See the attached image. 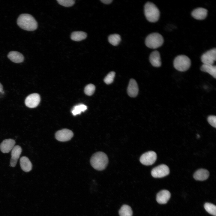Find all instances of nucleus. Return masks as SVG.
<instances>
[{
    "mask_svg": "<svg viewBox=\"0 0 216 216\" xmlns=\"http://www.w3.org/2000/svg\"><path fill=\"white\" fill-rule=\"evenodd\" d=\"M209 123L212 127H216V117L214 116H210L207 118Z\"/></svg>",
    "mask_w": 216,
    "mask_h": 216,
    "instance_id": "obj_29",
    "label": "nucleus"
},
{
    "mask_svg": "<svg viewBox=\"0 0 216 216\" xmlns=\"http://www.w3.org/2000/svg\"><path fill=\"white\" fill-rule=\"evenodd\" d=\"M100 1L103 3L106 4H109L111 3L112 1V0H101Z\"/></svg>",
    "mask_w": 216,
    "mask_h": 216,
    "instance_id": "obj_30",
    "label": "nucleus"
},
{
    "mask_svg": "<svg viewBox=\"0 0 216 216\" xmlns=\"http://www.w3.org/2000/svg\"><path fill=\"white\" fill-rule=\"evenodd\" d=\"M8 57L11 61L17 63L22 62L24 60L22 54L15 51L10 52L8 55Z\"/></svg>",
    "mask_w": 216,
    "mask_h": 216,
    "instance_id": "obj_17",
    "label": "nucleus"
},
{
    "mask_svg": "<svg viewBox=\"0 0 216 216\" xmlns=\"http://www.w3.org/2000/svg\"><path fill=\"white\" fill-rule=\"evenodd\" d=\"M171 196L170 192L166 190H163L158 192L156 196V200L160 204L166 203Z\"/></svg>",
    "mask_w": 216,
    "mask_h": 216,
    "instance_id": "obj_14",
    "label": "nucleus"
},
{
    "mask_svg": "<svg viewBox=\"0 0 216 216\" xmlns=\"http://www.w3.org/2000/svg\"><path fill=\"white\" fill-rule=\"evenodd\" d=\"M138 91V86L136 81L134 79H131L127 88L128 95L130 97H135L137 95Z\"/></svg>",
    "mask_w": 216,
    "mask_h": 216,
    "instance_id": "obj_13",
    "label": "nucleus"
},
{
    "mask_svg": "<svg viewBox=\"0 0 216 216\" xmlns=\"http://www.w3.org/2000/svg\"><path fill=\"white\" fill-rule=\"evenodd\" d=\"M15 144V141L11 139L4 140L0 145V149L3 153L9 152L14 147Z\"/></svg>",
    "mask_w": 216,
    "mask_h": 216,
    "instance_id": "obj_12",
    "label": "nucleus"
},
{
    "mask_svg": "<svg viewBox=\"0 0 216 216\" xmlns=\"http://www.w3.org/2000/svg\"><path fill=\"white\" fill-rule=\"evenodd\" d=\"M149 61L152 65L158 67L161 66V62L159 52L157 50L152 52L149 56Z\"/></svg>",
    "mask_w": 216,
    "mask_h": 216,
    "instance_id": "obj_16",
    "label": "nucleus"
},
{
    "mask_svg": "<svg viewBox=\"0 0 216 216\" xmlns=\"http://www.w3.org/2000/svg\"><path fill=\"white\" fill-rule=\"evenodd\" d=\"M87 109V107L86 105L83 104H79L74 107L72 110V113L73 115L76 116L80 114Z\"/></svg>",
    "mask_w": 216,
    "mask_h": 216,
    "instance_id": "obj_24",
    "label": "nucleus"
},
{
    "mask_svg": "<svg viewBox=\"0 0 216 216\" xmlns=\"http://www.w3.org/2000/svg\"><path fill=\"white\" fill-rule=\"evenodd\" d=\"M119 214L120 216H132L133 212L130 206L124 205L119 210Z\"/></svg>",
    "mask_w": 216,
    "mask_h": 216,
    "instance_id": "obj_22",
    "label": "nucleus"
},
{
    "mask_svg": "<svg viewBox=\"0 0 216 216\" xmlns=\"http://www.w3.org/2000/svg\"><path fill=\"white\" fill-rule=\"evenodd\" d=\"M20 164L22 169L25 172L30 171L32 168V164L26 157L23 156L20 159Z\"/></svg>",
    "mask_w": 216,
    "mask_h": 216,
    "instance_id": "obj_19",
    "label": "nucleus"
},
{
    "mask_svg": "<svg viewBox=\"0 0 216 216\" xmlns=\"http://www.w3.org/2000/svg\"><path fill=\"white\" fill-rule=\"evenodd\" d=\"M157 157V154L155 152L150 151L144 153L141 156L140 161L143 165H150L155 162Z\"/></svg>",
    "mask_w": 216,
    "mask_h": 216,
    "instance_id": "obj_7",
    "label": "nucleus"
},
{
    "mask_svg": "<svg viewBox=\"0 0 216 216\" xmlns=\"http://www.w3.org/2000/svg\"><path fill=\"white\" fill-rule=\"evenodd\" d=\"M200 70L208 73L214 78H216V67L213 65L204 64L201 66Z\"/></svg>",
    "mask_w": 216,
    "mask_h": 216,
    "instance_id": "obj_20",
    "label": "nucleus"
},
{
    "mask_svg": "<svg viewBox=\"0 0 216 216\" xmlns=\"http://www.w3.org/2000/svg\"><path fill=\"white\" fill-rule=\"evenodd\" d=\"M208 10L204 8H199L194 9L192 12L191 15L196 20H201L206 18L207 15Z\"/></svg>",
    "mask_w": 216,
    "mask_h": 216,
    "instance_id": "obj_15",
    "label": "nucleus"
},
{
    "mask_svg": "<svg viewBox=\"0 0 216 216\" xmlns=\"http://www.w3.org/2000/svg\"><path fill=\"white\" fill-rule=\"evenodd\" d=\"M95 88V86L93 84H88L85 88V93L87 95H92L94 93Z\"/></svg>",
    "mask_w": 216,
    "mask_h": 216,
    "instance_id": "obj_26",
    "label": "nucleus"
},
{
    "mask_svg": "<svg viewBox=\"0 0 216 216\" xmlns=\"http://www.w3.org/2000/svg\"><path fill=\"white\" fill-rule=\"evenodd\" d=\"M115 73L114 71L110 72L104 79V82L107 84L111 83L113 81Z\"/></svg>",
    "mask_w": 216,
    "mask_h": 216,
    "instance_id": "obj_27",
    "label": "nucleus"
},
{
    "mask_svg": "<svg viewBox=\"0 0 216 216\" xmlns=\"http://www.w3.org/2000/svg\"><path fill=\"white\" fill-rule=\"evenodd\" d=\"M144 11L145 16L148 21L154 22L158 20L160 12L153 3L150 2H147L144 6Z\"/></svg>",
    "mask_w": 216,
    "mask_h": 216,
    "instance_id": "obj_3",
    "label": "nucleus"
},
{
    "mask_svg": "<svg viewBox=\"0 0 216 216\" xmlns=\"http://www.w3.org/2000/svg\"><path fill=\"white\" fill-rule=\"evenodd\" d=\"M197 137L199 138L200 137V136L199 135L197 134Z\"/></svg>",
    "mask_w": 216,
    "mask_h": 216,
    "instance_id": "obj_32",
    "label": "nucleus"
},
{
    "mask_svg": "<svg viewBox=\"0 0 216 216\" xmlns=\"http://www.w3.org/2000/svg\"><path fill=\"white\" fill-rule=\"evenodd\" d=\"M87 33L82 31H77L73 32L71 35V39L75 41H80L86 38Z\"/></svg>",
    "mask_w": 216,
    "mask_h": 216,
    "instance_id": "obj_21",
    "label": "nucleus"
},
{
    "mask_svg": "<svg viewBox=\"0 0 216 216\" xmlns=\"http://www.w3.org/2000/svg\"><path fill=\"white\" fill-rule=\"evenodd\" d=\"M209 176V172L206 170L200 169L194 173V178L196 180L202 181L207 179Z\"/></svg>",
    "mask_w": 216,
    "mask_h": 216,
    "instance_id": "obj_18",
    "label": "nucleus"
},
{
    "mask_svg": "<svg viewBox=\"0 0 216 216\" xmlns=\"http://www.w3.org/2000/svg\"><path fill=\"white\" fill-rule=\"evenodd\" d=\"M22 151L21 147L18 145L14 146L11 150V157L10 162V165L11 166L14 167L15 166Z\"/></svg>",
    "mask_w": 216,
    "mask_h": 216,
    "instance_id": "obj_11",
    "label": "nucleus"
},
{
    "mask_svg": "<svg viewBox=\"0 0 216 216\" xmlns=\"http://www.w3.org/2000/svg\"><path fill=\"white\" fill-rule=\"evenodd\" d=\"M17 23L21 28L28 31H33L38 27V23L34 18L31 15L24 14L18 17Z\"/></svg>",
    "mask_w": 216,
    "mask_h": 216,
    "instance_id": "obj_1",
    "label": "nucleus"
},
{
    "mask_svg": "<svg viewBox=\"0 0 216 216\" xmlns=\"http://www.w3.org/2000/svg\"><path fill=\"white\" fill-rule=\"evenodd\" d=\"M109 42L112 45L116 46L121 41L120 36L117 34L110 35L108 38Z\"/></svg>",
    "mask_w": 216,
    "mask_h": 216,
    "instance_id": "obj_23",
    "label": "nucleus"
},
{
    "mask_svg": "<svg viewBox=\"0 0 216 216\" xmlns=\"http://www.w3.org/2000/svg\"><path fill=\"white\" fill-rule=\"evenodd\" d=\"M3 90V86L2 84L0 83V92H1Z\"/></svg>",
    "mask_w": 216,
    "mask_h": 216,
    "instance_id": "obj_31",
    "label": "nucleus"
},
{
    "mask_svg": "<svg viewBox=\"0 0 216 216\" xmlns=\"http://www.w3.org/2000/svg\"><path fill=\"white\" fill-rule=\"evenodd\" d=\"M164 42V38L160 34L158 33H153L147 37L145 44L148 47L155 49L161 46Z\"/></svg>",
    "mask_w": 216,
    "mask_h": 216,
    "instance_id": "obj_4",
    "label": "nucleus"
},
{
    "mask_svg": "<svg viewBox=\"0 0 216 216\" xmlns=\"http://www.w3.org/2000/svg\"><path fill=\"white\" fill-rule=\"evenodd\" d=\"M57 1L60 4L66 7L71 6L75 3L74 0H57Z\"/></svg>",
    "mask_w": 216,
    "mask_h": 216,
    "instance_id": "obj_28",
    "label": "nucleus"
},
{
    "mask_svg": "<svg viewBox=\"0 0 216 216\" xmlns=\"http://www.w3.org/2000/svg\"><path fill=\"white\" fill-rule=\"evenodd\" d=\"M169 167L165 164L159 165L153 169L151 171L152 176L155 178H160L165 177L169 174Z\"/></svg>",
    "mask_w": 216,
    "mask_h": 216,
    "instance_id": "obj_6",
    "label": "nucleus"
},
{
    "mask_svg": "<svg viewBox=\"0 0 216 216\" xmlns=\"http://www.w3.org/2000/svg\"><path fill=\"white\" fill-rule=\"evenodd\" d=\"M40 100L39 95L37 93H33L28 95L26 98L25 103L27 107L34 108L39 104Z\"/></svg>",
    "mask_w": 216,
    "mask_h": 216,
    "instance_id": "obj_10",
    "label": "nucleus"
},
{
    "mask_svg": "<svg viewBox=\"0 0 216 216\" xmlns=\"http://www.w3.org/2000/svg\"><path fill=\"white\" fill-rule=\"evenodd\" d=\"M73 132L67 129H64L58 131L55 134V137L58 141L65 142L69 140L73 137Z\"/></svg>",
    "mask_w": 216,
    "mask_h": 216,
    "instance_id": "obj_9",
    "label": "nucleus"
},
{
    "mask_svg": "<svg viewBox=\"0 0 216 216\" xmlns=\"http://www.w3.org/2000/svg\"><path fill=\"white\" fill-rule=\"evenodd\" d=\"M90 162L92 166L95 170H102L106 167L108 159L104 153L99 152L94 154L91 158Z\"/></svg>",
    "mask_w": 216,
    "mask_h": 216,
    "instance_id": "obj_2",
    "label": "nucleus"
},
{
    "mask_svg": "<svg viewBox=\"0 0 216 216\" xmlns=\"http://www.w3.org/2000/svg\"><path fill=\"white\" fill-rule=\"evenodd\" d=\"M201 61L204 64L213 65L216 60V49L213 48L203 54Z\"/></svg>",
    "mask_w": 216,
    "mask_h": 216,
    "instance_id": "obj_8",
    "label": "nucleus"
},
{
    "mask_svg": "<svg viewBox=\"0 0 216 216\" xmlns=\"http://www.w3.org/2000/svg\"><path fill=\"white\" fill-rule=\"evenodd\" d=\"M191 62L188 57L184 55H179L176 57L173 61L175 68L180 71H184L190 67Z\"/></svg>",
    "mask_w": 216,
    "mask_h": 216,
    "instance_id": "obj_5",
    "label": "nucleus"
},
{
    "mask_svg": "<svg viewBox=\"0 0 216 216\" xmlns=\"http://www.w3.org/2000/svg\"><path fill=\"white\" fill-rule=\"evenodd\" d=\"M204 207L206 211L209 214L214 216L216 215V206L214 204L207 202L205 204Z\"/></svg>",
    "mask_w": 216,
    "mask_h": 216,
    "instance_id": "obj_25",
    "label": "nucleus"
}]
</instances>
